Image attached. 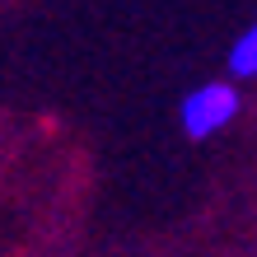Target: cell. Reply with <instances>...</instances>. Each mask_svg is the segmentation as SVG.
<instances>
[{
  "instance_id": "7a4b0ae2",
  "label": "cell",
  "mask_w": 257,
  "mask_h": 257,
  "mask_svg": "<svg viewBox=\"0 0 257 257\" xmlns=\"http://www.w3.org/2000/svg\"><path fill=\"white\" fill-rule=\"evenodd\" d=\"M229 70L243 75V80H252V75H257V24L229 47Z\"/></svg>"
},
{
  "instance_id": "6da1fadb",
  "label": "cell",
  "mask_w": 257,
  "mask_h": 257,
  "mask_svg": "<svg viewBox=\"0 0 257 257\" xmlns=\"http://www.w3.org/2000/svg\"><path fill=\"white\" fill-rule=\"evenodd\" d=\"M234 112H238L234 84H201V89H192V94L183 98V131L192 136V141H206V136L229 126Z\"/></svg>"
}]
</instances>
